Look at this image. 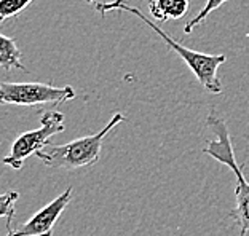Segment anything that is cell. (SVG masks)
Listing matches in <instances>:
<instances>
[{"label":"cell","instance_id":"6da1fadb","mask_svg":"<svg viewBox=\"0 0 249 236\" xmlns=\"http://www.w3.org/2000/svg\"><path fill=\"white\" fill-rule=\"evenodd\" d=\"M94 8L98 13L106 15L109 11H128V13L134 15L136 18H139L142 22H145L147 26L150 27L152 31L161 37V40L165 42L171 50H174L180 58L184 59V63L187 67L194 72V75L196 77V80L200 82V85L206 89V91L213 93V94H219L222 93V83H220L219 77H217V69L222 66L225 61H227V56L225 54H206V53H200L195 51V50H190L180 45L176 38H173L168 32H165L160 26H157L154 21L149 19L144 13L129 5L126 0H114V2H98L94 5Z\"/></svg>","mask_w":249,"mask_h":236},{"label":"cell","instance_id":"7a4b0ae2","mask_svg":"<svg viewBox=\"0 0 249 236\" xmlns=\"http://www.w3.org/2000/svg\"><path fill=\"white\" fill-rule=\"evenodd\" d=\"M208 128H211L216 139H208L206 147L203 149V153L213 156L214 160L229 166L233 171L236 177V188H235V198L236 204L235 209L230 211L229 217L240 227V236H246L249 233V182L246 181L245 174L241 171V166L236 161L231 140L229 134V126L224 118L211 114L206 120Z\"/></svg>","mask_w":249,"mask_h":236},{"label":"cell","instance_id":"3957f363","mask_svg":"<svg viewBox=\"0 0 249 236\" xmlns=\"http://www.w3.org/2000/svg\"><path fill=\"white\" fill-rule=\"evenodd\" d=\"M123 120L124 117L117 112L110 118V121L96 134L78 137L64 145H48L36 156L52 169H78V168L94 166L101 158L103 140Z\"/></svg>","mask_w":249,"mask_h":236},{"label":"cell","instance_id":"277c9868","mask_svg":"<svg viewBox=\"0 0 249 236\" xmlns=\"http://www.w3.org/2000/svg\"><path fill=\"white\" fill-rule=\"evenodd\" d=\"M62 131H64V114L56 110L42 112L40 128L19 134L11 144V149L3 158V163L13 169H21L22 163L29 156L37 155L40 150L48 147L50 139Z\"/></svg>","mask_w":249,"mask_h":236},{"label":"cell","instance_id":"5b68a950","mask_svg":"<svg viewBox=\"0 0 249 236\" xmlns=\"http://www.w3.org/2000/svg\"><path fill=\"white\" fill-rule=\"evenodd\" d=\"M77 96L72 86H53L48 83H0V101L10 105H59Z\"/></svg>","mask_w":249,"mask_h":236},{"label":"cell","instance_id":"8992f818","mask_svg":"<svg viewBox=\"0 0 249 236\" xmlns=\"http://www.w3.org/2000/svg\"><path fill=\"white\" fill-rule=\"evenodd\" d=\"M72 198L73 188L69 187L64 193L56 196L52 203L42 207L37 214H34L26 223L8 232L7 236H53L56 223H58L62 212L66 211V207L69 206Z\"/></svg>","mask_w":249,"mask_h":236},{"label":"cell","instance_id":"52a82bcc","mask_svg":"<svg viewBox=\"0 0 249 236\" xmlns=\"http://www.w3.org/2000/svg\"><path fill=\"white\" fill-rule=\"evenodd\" d=\"M152 18L158 22L180 19L190 7L189 0H147Z\"/></svg>","mask_w":249,"mask_h":236},{"label":"cell","instance_id":"ba28073f","mask_svg":"<svg viewBox=\"0 0 249 236\" xmlns=\"http://www.w3.org/2000/svg\"><path fill=\"white\" fill-rule=\"evenodd\" d=\"M21 58L22 53L13 38L7 35H0V66H2V69L5 72H10L13 69L27 72Z\"/></svg>","mask_w":249,"mask_h":236},{"label":"cell","instance_id":"9c48e42d","mask_svg":"<svg viewBox=\"0 0 249 236\" xmlns=\"http://www.w3.org/2000/svg\"><path fill=\"white\" fill-rule=\"evenodd\" d=\"M227 2H229V0H206L205 7H203L200 11H198V13L194 16V18H192V19L184 26V32H185V34H190L198 24H201V22L208 18L209 13H213L214 10L220 8L224 3H227Z\"/></svg>","mask_w":249,"mask_h":236},{"label":"cell","instance_id":"30bf717a","mask_svg":"<svg viewBox=\"0 0 249 236\" xmlns=\"http://www.w3.org/2000/svg\"><path fill=\"white\" fill-rule=\"evenodd\" d=\"M19 198L18 192H8L0 198V216L7 220V232H11V222H13L15 212H16V201Z\"/></svg>","mask_w":249,"mask_h":236},{"label":"cell","instance_id":"8fae6325","mask_svg":"<svg viewBox=\"0 0 249 236\" xmlns=\"http://www.w3.org/2000/svg\"><path fill=\"white\" fill-rule=\"evenodd\" d=\"M34 0H0V19H10L24 11Z\"/></svg>","mask_w":249,"mask_h":236},{"label":"cell","instance_id":"7c38bea8","mask_svg":"<svg viewBox=\"0 0 249 236\" xmlns=\"http://www.w3.org/2000/svg\"><path fill=\"white\" fill-rule=\"evenodd\" d=\"M87 3H93V5H96V3H98V0H87Z\"/></svg>","mask_w":249,"mask_h":236}]
</instances>
